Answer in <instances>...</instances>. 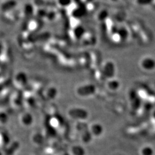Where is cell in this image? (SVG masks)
Here are the masks:
<instances>
[{
	"label": "cell",
	"instance_id": "obj_2",
	"mask_svg": "<svg viewBox=\"0 0 155 155\" xmlns=\"http://www.w3.org/2000/svg\"><path fill=\"white\" fill-rule=\"evenodd\" d=\"M95 92V87L93 85L83 86L80 87L77 90V94L81 97H87L93 94Z\"/></svg>",
	"mask_w": 155,
	"mask_h": 155
},
{
	"label": "cell",
	"instance_id": "obj_5",
	"mask_svg": "<svg viewBox=\"0 0 155 155\" xmlns=\"http://www.w3.org/2000/svg\"><path fill=\"white\" fill-rule=\"evenodd\" d=\"M93 135L89 130H85L82 134V140L84 143H88L91 141Z\"/></svg>",
	"mask_w": 155,
	"mask_h": 155
},
{
	"label": "cell",
	"instance_id": "obj_6",
	"mask_svg": "<svg viewBox=\"0 0 155 155\" xmlns=\"http://www.w3.org/2000/svg\"><path fill=\"white\" fill-rule=\"evenodd\" d=\"M141 155H153V150L150 147H144L141 150Z\"/></svg>",
	"mask_w": 155,
	"mask_h": 155
},
{
	"label": "cell",
	"instance_id": "obj_3",
	"mask_svg": "<svg viewBox=\"0 0 155 155\" xmlns=\"http://www.w3.org/2000/svg\"><path fill=\"white\" fill-rule=\"evenodd\" d=\"M89 130L93 136L99 137L104 133V127L98 123H95L91 125Z\"/></svg>",
	"mask_w": 155,
	"mask_h": 155
},
{
	"label": "cell",
	"instance_id": "obj_4",
	"mask_svg": "<svg viewBox=\"0 0 155 155\" xmlns=\"http://www.w3.org/2000/svg\"><path fill=\"white\" fill-rule=\"evenodd\" d=\"M71 155H85L86 151L82 146L74 145L71 150Z\"/></svg>",
	"mask_w": 155,
	"mask_h": 155
},
{
	"label": "cell",
	"instance_id": "obj_7",
	"mask_svg": "<svg viewBox=\"0 0 155 155\" xmlns=\"http://www.w3.org/2000/svg\"><path fill=\"white\" fill-rule=\"evenodd\" d=\"M120 87V83L116 81H111L109 83H108V87L111 90L115 91L118 90Z\"/></svg>",
	"mask_w": 155,
	"mask_h": 155
},
{
	"label": "cell",
	"instance_id": "obj_8",
	"mask_svg": "<svg viewBox=\"0 0 155 155\" xmlns=\"http://www.w3.org/2000/svg\"><path fill=\"white\" fill-rule=\"evenodd\" d=\"M63 155H71V154H70V153H65L64 154H63Z\"/></svg>",
	"mask_w": 155,
	"mask_h": 155
},
{
	"label": "cell",
	"instance_id": "obj_1",
	"mask_svg": "<svg viewBox=\"0 0 155 155\" xmlns=\"http://www.w3.org/2000/svg\"><path fill=\"white\" fill-rule=\"evenodd\" d=\"M68 114L74 119L76 120H85L88 117V113L87 111L82 108H78V107H74L71 109L69 112Z\"/></svg>",
	"mask_w": 155,
	"mask_h": 155
}]
</instances>
